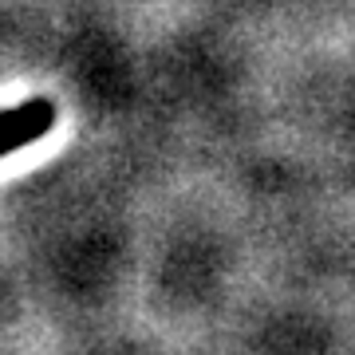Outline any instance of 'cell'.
<instances>
[{
	"instance_id": "6da1fadb",
	"label": "cell",
	"mask_w": 355,
	"mask_h": 355,
	"mask_svg": "<svg viewBox=\"0 0 355 355\" xmlns=\"http://www.w3.org/2000/svg\"><path fill=\"white\" fill-rule=\"evenodd\" d=\"M51 123H55V103L51 99H28L20 107L0 111V154L36 142L40 135L51 130Z\"/></svg>"
}]
</instances>
